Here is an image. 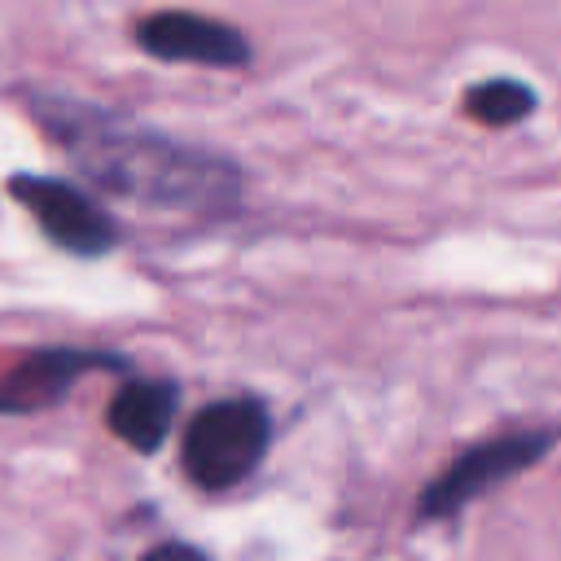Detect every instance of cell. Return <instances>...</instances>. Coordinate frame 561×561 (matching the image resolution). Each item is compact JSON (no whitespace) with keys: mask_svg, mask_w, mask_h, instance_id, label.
Instances as JSON below:
<instances>
[{"mask_svg":"<svg viewBox=\"0 0 561 561\" xmlns=\"http://www.w3.org/2000/svg\"><path fill=\"white\" fill-rule=\"evenodd\" d=\"M39 118L75 167L118 197L193 215H228L241 202V171L210 149L136 127L83 101H39Z\"/></svg>","mask_w":561,"mask_h":561,"instance_id":"obj_1","label":"cell"},{"mask_svg":"<svg viewBox=\"0 0 561 561\" xmlns=\"http://www.w3.org/2000/svg\"><path fill=\"white\" fill-rule=\"evenodd\" d=\"M272 416L259 399H219L202 408L180 443V465L202 491H228L245 482L267 456Z\"/></svg>","mask_w":561,"mask_h":561,"instance_id":"obj_2","label":"cell"},{"mask_svg":"<svg viewBox=\"0 0 561 561\" xmlns=\"http://www.w3.org/2000/svg\"><path fill=\"white\" fill-rule=\"evenodd\" d=\"M552 447V434L548 430H526V434H500V438H486L469 451H460L416 500L421 517H451L460 513L469 500L486 495L491 486L508 482L513 473L539 465Z\"/></svg>","mask_w":561,"mask_h":561,"instance_id":"obj_3","label":"cell"},{"mask_svg":"<svg viewBox=\"0 0 561 561\" xmlns=\"http://www.w3.org/2000/svg\"><path fill=\"white\" fill-rule=\"evenodd\" d=\"M9 193L31 210V219L44 228L48 241H57L70 254H105L118 241L114 219L75 184L53 175H13Z\"/></svg>","mask_w":561,"mask_h":561,"instance_id":"obj_4","label":"cell"},{"mask_svg":"<svg viewBox=\"0 0 561 561\" xmlns=\"http://www.w3.org/2000/svg\"><path fill=\"white\" fill-rule=\"evenodd\" d=\"M136 44L162 61H197V66L250 61V39L237 26H224L202 13H153L136 26Z\"/></svg>","mask_w":561,"mask_h":561,"instance_id":"obj_5","label":"cell"},{"mask_svg":"<svg viewBox=\"0 0 561 561\" xmlns=\"http://www.w3.org/2000/svg\"><path fill=\"white\" fill-rule=\"evenodd\" d=\"M118 359L92 355V351H70V346H44L22 355L13 368L0 373V412H39L66 399V390L88 373V368H114Z\"/></svg>","mask_w":561,"mask_h":561,"instance_id":"obj_6","label":"cell"},{"mask_svg":"<svg viewBox=\"0 0 561 561\" xmlns=\"http://www.w3.org/2000/svg\"><path fill=\"white\" fill-rule=\"evenodd\" d=\"M175 403H180V390L171 381H127L114 399H110V430L136 447V451H158L171 434V421H175Z\"/></svg>","mask_w":561,"mask_h":561,"instance_id":"obj_7","label":"cell"},{"mask_svg":"<svg viewBox=\"0 0 561 561\" xmlns=\"http://www.w3.org/2000/svg\"><path fill=\"white\" fill-rule=\"evenodd\" d=\"M465 105H469V114H473L478 123H486V127H508V123H517V118L530 114L535 92H530L526 83H517V79H491V83H478V88L465 96Z\"/></svg>","mask_w":561,"mask_h":561,"instance_id":"obj_8","label":"cell"},{"mask_svg":"<svg viewBox=\"0 0 561 561\" xmlns=\"http://www.w3.org/2000/svg\"><path fill=\"white\" fill-rule=\"evenodd\" d=\"M140 561H210L202 548H193V543H180V539H171V543H158V548H149Z\"/></svg>","mask_w":561,"mask_h":561,"instance_id":"obj_9","label":"cell"}]
</instances>
